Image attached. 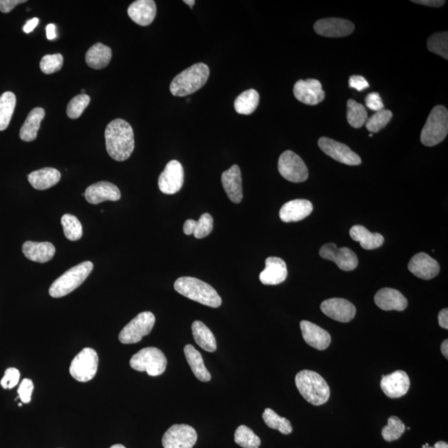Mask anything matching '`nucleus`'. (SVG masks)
Masks as SVG:
<instances>
[{
  "instance_id": "nucleus-7",
  "label": "nucleus",
  "mask_w": 448,
  "mask_h": 448,
  "mask_svg": "<svg viewBox=\"0 0 448 448\" xmlns=\"http://www.w3.org/2000/svg\"><path fill=\"white\" fill-rule=\"evenodd\" d=\"M130 364L134 370L145 371L150 376L156 377L165 371L167 359L158 348L146 347L132 357Z\"/></svg>"
},
{
  "instance_id": "nucleus-51",
  "label": "nucleus",
  "mask_w": 448,
  "mask_h": 448,
  "mask_svg": "<svg viewBox=\"0 0 448 448\" xmlns=\"http://www.w3.org/2000/svg\"><path fill=\"white\" fill-rule=\"evenodd\" d=\"M413 3L428 7L438 8L443 6L445 1H443V0H418V1H413Z\"/></svg>"
},
{
  "instance_id": "nucleus-10",
  "label": "nucleus",
  "mask_w": 448,
  "mask_h": 448,
  "mask_svg": "<svg viewBox=\"0 0 448 448\" xmlns=\"http://www.w3.org/2000/svg\"><path fill=\"white\" fill-rule=\"evenodd\" d=\"M279 170L281 176L292 183L306 181L309 176L308 169L303 158L292 150H285L281 154Z\"/></svg>"
},
{
  "instance_id": "nucleus-34",
  "label": "nucleus",
  "mask_w": 448,
  "mask_h": 448,
  "mask_svg": "<svg viewBox=\"0 0 448 448\" xmlns=\"http://www.w3.org/2000/svg\"><path fill=\"white\" fill-rule=\"evenodd\" d=\"M192 331L194 340L198 346L207 352H214L217 350L215 337L202 321H194L192 324Z\"/></svg>"
},
{
  "instance_id": "nucleus-20",
  "label": "nucleus",
  "mask_w": 448,
  "mask_h": 448,
  "mask_svg": "<svg viewBox=\"0 0 448 448\" xmlns=\"http://www.w3.org/2000/svg\"><path fill=\"white\" fill-rule=\"evenodd\" d=\"M84 197L89 203L99 204L105 201H118L121 199V194L117 186L102 181L90 185L86 189Z\"/></svg>"
},
{
  "instance_id": "nucleus-19",
  "label": "nucleus",
  "mask_w": 448,
  "mask_h": 448,
  "mask_svg": "<svg viewBox=\"0 0 448 448\" xmlns=\"http://www.w3.org/2000/svg\"><path fill=\"white\" fill-rule=\"evenodd\" d=\"M408 270L418 279L431 280L438 275L440 266L437 261L425 252L416 255L408 263Z\"/></svg>"
},
{
  "instance_id": "nucleus-9",
  "label": "nucleus",
  "mask_w": 448,
  "mask_h": 448,
  "mask_svg": "<svg viewBox=\"0 0 448 448\" xmlns=\"http://www.w3.org/2000/svg\"><path fill=\"white\" fill-rule=\"evenodd\" d=\"M98 355L92 348H85L75 356L69 368L70 375L79 382H89L96 375Z\"/></svg>"
},
{
  "instance_id": "nucleus-52",
  "label": "nucleus",
  "mask_w": 448,
  "mask_h": 448,
  "mask_svg": "<svg viewBox=\"0 0 448 448\" xmlns=\"http://www.w3.org/2000/svg\"><path fill=\"white\" fill-rule=\"evenodd\" d=\"M438 323L439 326L445 330L448 329V310L447 308L443 309L438 314Z\"/></svg>"
},
{
  "instance_id": "nucleus-36",
  "label": "nucleus",
  "mask_w": 448,
  "mask_h": 448,
  "mask_svg": "<svg viewBox=\"0 0 448 448\" xmlns=\"http://www.w3.org/2000/svg\"><path fill=\"white\" fill-rule=\"evenodd\" d=\"M16 106V97L13 93L6 92L0 97V132L9 126Z\"/></svg>"
},
{
  "instance_id": "nucleus-24",
  "label": "nucleus",
  "mask_w": 448,
  "mask_h": 448,
  "mask_svg": "<svg viewBox=\"0 0 448 448\" xmlns=\"http://www.w3.org/2000/svg\"><path fill=\"white\" fill-rule=\"evenodd\" d=\"M313 211V205L307 200L287 202L281 207L279 216L284 223H293L306 219Z\"/></svg>"
},
{
  "instance_id": "nucleus-17",
  "label": "nucleus",
  "mask_w": 448,
  "mask_h": 448,
  "mask_svg": "<svg viewBox=\"0 0 448 448\" xmlns=\"http://www.w3.org/2000/svg\"><path fill=\"white\" fill-rule=\"evenodd\" d=\"M354 30V23L343 19H320L314 25L316 33L327 38L346 37V36L351 34Z\"/></svg>"
},
{
  "instance_id": "nucleus-48",
  "label": "nucleus",
  "mask_w": 448,
  "mask_h": 448,
  "mask_svg": "<svg viewBox=\"0 0 448 448\" xmlns=\"http://www.w3.org/2000/svg\"><path fill=\"white\" fill-rule=\"evenodd\" d=\"M366 104L368 109L379 112L384 109V105L381 97L378 93H372L367 95Z\"/></svg>"
},
{
  "instance_id": "nucleus-58",
  "label": "nucleus",
  "mask_w": 448,
  "mask_h": 448,
  "mask_svg": "<svg viewBox=\"0 0 448 448\" xmlns=\"http://www.w3.org/2000/svg\"><path fill=\"white\" fill-rule=\"evenodd\" d=\"M110 448H126V447L125 446L121 445V444H116V445H113Z\"/></svg>"
},
{
  "instance_id": "nucleus-21",
  "label": "nucleus",
  "mask_w": 448,
  "mask_h": 448,
  "mask_svg": "<svg viewBox=\"0 0 448 448\" xmlns=\"http://www.w3.org/2000/svg\"><path fill=\"white\" fill-rule=\"evenodd\" d=\"M305 342L309 346L319 351H325L330 346L331 336L324 329L310 321L303 320L300 324Z\"/></svg>"
},
{
  "instance_id": "nucleus-53",
  "label": "nucleus",
  "mask_w": 448,
  "mask_h": 448,
  "mask_svg": "<svg viewBox=\"0 0 448 448\" xmlns=\"http://www.w3.org/2000/svg\"><path fill=\"white\" fill-rule=\"evenodd\" d=\"M38 18H34L30 19V21H27L26 23V25L23 26V30L25 32V34H30L32 32L34 31L36 27L38 26Z\"/></svg>"
},
{
  "instance_id": "nucleus-60",
  "label": "nucleus",
  "mask_w": 448,
  "mask_h": 448,
  "mask_svg": "<svg viewBox=\"0 0 448 448\" xmlns=\"http://www.w3.org/2000/svg\"><path fill=\"white\" fill-rule=\"evenodd\" d=\"M82 94H86V92H85V90H84V89H82Z\"/></svg>"
},
{
  "instance_id": "nucleus-18",
  "label": "nucleus",
  "mask_w": 448,
  "mask_h": 448,
  "mask_svg": "<svg viewBox=\"0 0 448 448\" xmlns=\"http://www.w3.org/2000/svg\"><path fill=\"white\" fill-rule=\"evenodd\" d=\"M380 387L388 398H401L410 390V379L407 373L397 370L390 375H382Z\"/></svg>"
},
{
  "instance_id": "nucleus-31",
  "label": "nucleus",
  "mask_w": 448,
  "mask_h": 448,
  "mask_svg": "<svg viewBox=\"0 0 448 448\" xmlns=\"http://www.w3.org/2000/svg\"><path fill=\"white\" fill-rule=\"evenodd\" d=\"M350 235L353 240L359 241L364 249L373 250L381 247L384 244V237L380 233H372L362 225H355L350 230Z\"/></svg>"
},
{
  "instance_id": "nucleus-42",
  "label": "nucleus",
  "mask_w": 448,
  "mask_h": 448,
  "mask_svg": "<svg viewBox=\"0 0 448 448\" xmlns=\"http://www.w3.org/2000/svg\"><path fill=\"white\" fill-rule=\"evenodd\" d=\"M427 49L439 56L448 59V33L441 32L432 35L427 40Z\"/></svg>"
},
{
  "instance_id": "nucleus-39",
  "label": "nucleus",
  "mask_w": 448,
  "mask_h": 448,
  "mask_svg": "<svg viewBox=\"0 0 448 448\" xmlns=\"http://www.w3.org/2000/svg\"><path fill=\"white\" fill-rule=\"evenodd\" d=\"M61 222L67 239L78 241L81 239L83 235L82 226L77 217L67 213L62 217Z\"/></svg>"
},
{
  "instance_id": "nucleus-45",
  "label": "nucleus",
  "mask_w": 448,
  "mask_h": 448,
  "mask_svg": "<svg viewBox=\"0 0 448 448\" xmlns=\"http://www.w3.org/2000/svg\"><path fill=\"white\" fill-rule=\"evenodd\" d=\"M62 66L63 57L60 54L45 55L40 62V69L45 74L57 73Z\"/></svg>"
},
{
  "instance_id": "nucleus-4",
  "label": "nucleus",
  "mask_w": 448,
  "mask_h": 448,
  "mask_svg": "<svg viewBox=\"0 0 448 448\" xmlns=\"http://www.w3.org/2000/svg\"><path fill=\"white\" fill-rule=\"evenodd\" d=\"M209 67L204 63H196L178 74L170 83V93L174 97H186L203 87L209 78Z\"/></svg>"
},
{
  "instance_id": "nucleus-3",
  "label": "nucleus",
  "mask_w": 448,
  "mask_h": 448,
  "mask_svg": "<svg viewBox=\"0 0 448 448\" xmlns=\"http://www.w3.org/2000/svg\"><path fill=\"white\" fill-rule=\"evenodd\" d=\"M295 381L300 394L312 405H322L330 399V387L318 373L307 370L300 371Z\"/></svg>"
},
{
  "instance_id": "nucleus-29",
  "label": "nucleus",
  "mask_w": 448,
  "mask_h": 448,
  "mask_svg": "<svg viewBox=\"0 0 448 448\" xmlns=\"http://www.w3.org/2000/svg\"><path fill=\"white\" fill-rule=\"evenodd\" d=\"M112 57V49L108 46L103 45V43H97L91 47L89 50L86 51V62L91 69H102L109 65Z\"/></svg>"
},
{
  "instance_id": "nucleus-30",
  "label": "nucleus",
  "mask_w": 448,
  "mask_h": 448,
  "mask_svg": "<svg viewBox=\"0 0 448 448\" xmlns=\"http://www.w3.org/2000/svg\"><path fill=\"white\" fill-rule=\"evenodd\" d=\"M45 117V110L41 107H36L31 110L27 115L26 121L23 123L21 129V140L26 142H30L37 138L39 128H40L41 122Z\"/></svg>"
},
{
  "instance_id": "nucleus-38",
  "label": "nucleus",
  "mask_w": 448,
  "mask_h": 448,
  "mask_svg": "<svg viewBox=\"0 0 448 448\" xmlns=\"http://www.w3.org/2000/svg\"><path fill=\"white\" fill-rule=\"evenodd\" d=\"M263 418L267 425L272 429L279 430L281 434L287 435L292 433V426L288 419L280 417L271 408H266Z\"/></svg>"
},
{
  "instance_id": "nucleus-33",
  "label": "nucleus",
  "mask_w": 448,
  "mask_h": 448,
  "mask_svg": "<svg viewBox=\"0 0 448 448\" xmlns=\"http://www.w3.org/2000/svg\"><path fill=\"white\" fill-rule=\"evenodd\" d=\"M213 228V217L209 213H204L198 221L188 220L184 224L186 235H193L198 239H204L211 233Z\"/></svg>"
},
{
  "instance_id": "nucleus-6",
  "label": "nucleus",
  "mask_w": 448,
  "mask_h": 448,
  "mask_svg": "<svg viewBox=\"0 0 448 448\" xmlns=\"http://www.w3.org/2000/svg\"><path fill=\"white\" fill-rule=\"evenodd\" d=\"M448 133V112L443 106H435L424 125L421 142L426 146H434L441 143Z\"/></svg>"
},
{
  "instance_id": "nucleus-5",
  "label": "nucleus",
  "mask_w": 448,
  "mask_h": 448,
  "mask_svg": "<svg viewBox=\"0 0 448 448\" xmlns=\"http://www.w3.org/2000/svg\"><path fill=\"white\" fill-rule=\"evenodd\" d=\"M93 270V263L91 261H83L67 270L51 284L49 288V295L54 298H60L70 294L84 283L87 276Z\"/></svg>"
},
{
  "instance_id": "nucleus-49",
  "label": "nucleus",
  "mask_w": 448,
  "mask_h": 448,
  "mask_svg": "<svg viewBox=\"0 0 448 448\" xmlns=\"http://www.w3.org/2000/svg\"><path fill=\"white\" fill-rule=\"evenodd\" d=\"M349 86H350L351 89L359 91V92H362V91L370 87L366 79L362 76H359V75H354V76L350 78Z\"/></svg>"
},
{
  "instance_id": "nucleus-1",
  "label": "nucleus",
  "mask_w": 448,
  "mask_h": 448,
  "mask_svg": "<svg viewBox=\"0 0 448 448\" xmlns=\"http://www.w3.org/2000/svg\"><path fill=\"white\" fill-rule=\"evenodd\" d=\"M106 148L109 156L117 161H125L134 149L132 126L123 119L110 122L105 130Z\"/></svg>"
},
{
  "instance_id": "nucleus-37",
  "label": "nucleus",
  "mask_w": 448,
  "mask_h": 448,
  "mask_svg": "<svg viewBox=\"0 0 448 448\" xmlns=\"http://www.w3.org/2000/svg\"><path fill=\"white\" fill-rule=\"evenodd\" d=\"M368 120V113L360 103L353 99L347 102V121L353 128L359 129L366 124Z\"/></svg>"
},
{
  "instance_id": "nucleus-41",
  "label": "nucleus",
  "mask_w": 448,
  "mask_h": 448,
  "mask_svg": "<svg viewBox=\"0 0 448 448\" xmlns=\"http://www.w3.org/2000/svg\"><path fill=\"white\" fill-rule=\"evenodd\" d=\"M405 430V424L396 416H391L387 425L383 428L382 436L386 441L394 442L401 438Z\"/></svg>"
},
{
  "instance_id": "nucleus-54",
  "label": "nucleus",
  "mask_w": 448,
  "mask_h": 448,
  "mask_svg": "<svg viewBox=\"0 0 448 448\" xmlns=\"http://www.w3.org/2000/svg\"><path fill=\"white\" fill-rule=\"evenodd\" d=\"M46 33L47 38L49 40H53L56 38V26L54 23H50V25L46 27Z\"/></svg>"
},
{
  "instance_id": "nucleus-8",
  "label": "nucleus",
  "mask_w": 448,
  "mask_h": 448,
  "mask_svg": "<svg viewBox=\"0 0 448 448\" xmlns=\"http://www.w3.org/2000/svg\"><path fill=\"white\" fill-rule=\"evenodd\" d=\"M154 323L156 316L152 312H141L122 329L119 340L126 344L140 342L143 337L152 332Z\"/></svg>"
},
{
  "instance_id": "nucleus-59",
  "label": "nucleus",
  "mask_w": 448,
  "mask_h": 448,
  "mask_svg": "<svg viewBox=\"0 0 448 448\" xmlns=\"http://www.w3.org/2000/svg\"><path fill=\"white\" fill-rule=\"evenodd\" d=\"M423 448H435L434 447L429 446V444L426 443L425 445L423 446Z\"/></svg>"
},
{
  "instance_id": "nucleus-28",
  "label": "nucleus",
  "mask_w": 448,
  "mask_h": 448,
  "mask_svg": "<svg viewBox=\"0 0 448 448\" xmlns=\"http://www.w3.org/2000/svg\"><path fill=\"white\" fill-rule=\"evenodd\" d=\"M27 180L34 189L45 190L60 181L61 173L54 168H43L30 174Z\"/></svg>"
},
{
  "instance_id": "nucleus-13",
  "label": "nucleus",
  "mask_w": 448,
  "mask_h": 448,
  "mask_svg": "<svg viewBox=\"0 0 448 448\" xmlns=\"http://www.w3.org/2000/svg\"><path fill=\"white\" fill-rule=\"evenodd\" d=\"M319 148L328 156L336 161L347 165H359L362 164V158L342 143L332 140L327 137H321L318 141Z\"/></svg>"
},
{
  "instance_id": "nucleus-46",
  "label": "nucleus",
  "mask_w": 448,
  "mask_h": 448,
  "mask_svg": "<svg viewBox=\"0 0 448 448\" xmlns=\"http://www.w3.org/2000/svg\"><path fill=\"white\" fill-rule=\"evenodd\" d=\"M21 379V373L15 368H7L5 375L1 379V386L5 390H11L19 384Z\"/></svg>"
},
{
  "instance_id": "nucleus-27",
  "label": "nucleus",
  "mask_w": 448,
  "mask_h": 448,
  "mask_svg": "<svg viewBox=\"0 0 448 448\" xmlns=\"http://www.w3.org/2000/svg\"><path fill=\"white\" fill-rule=\"evenodd\" d=\"M22 251L23 255L30 261L35 263H46L49 261L55 255L56 248L49 241H27L23 245Z\"/></svg>"
},
{
  "instance_id": "nucleus-12",
  "label": "nucleus",
  "mask_w": 448,
  "mask_h": 448,
  "mask_svg": "<svg viewBox=\"0 0 448 448\" xmlns=\"http://www.w3.org/2000/svg\"><path fill=\"white\" fill-rule=\"evenodd\" d=\"M322 259L334 261L340 270L350 272L355 270L359 260L355 253L348 248H337L335 244H325L320 250Z\"/></svg>"
},
{
  "instance_id": "nucleus-32",
  "label": "nucleus",
  "mask_w": 448,
  "mask_h": 448,
  "mask_svg": "<svg viewBox=\"0 0 448 448\" xmlns=\"http://www.w3.org/2000/svg\"><path fill=\"white\" fill-rule=\"evenodd\" d=\"M185 355L190 368L200 381L208 382L211 379V375L206 368L203 357L192 344H187L184 349Z\"/></svg>"
},
{
  "instance_id": "nucleus-15",
  "label": "nucleus",
  "mask_w": 448,
  "mask_h": 448,
  "mask_svg": "<svg viewBox=\"0 0 448 448\" xmlns=\"http://www.w3.org/2000/svg\"><path fill=\"white\" fill-rule=\"evenodd\" d=\"M321 311L330 318L340 322H350L355 318L356 308L351 301L343 298H331L323 301Z\"/></svg>"
},
{
  "instance_id": "nucleus-50",
  "label": "nucleus",
  "mask_w": 448,
  "mask_h": 448,
  "mask_svg": "<svg viewBox=\"0 0 448 448\" xmlns=\"http://www.w3.org/2000/svg\"><path fill=\"white\" fill-rule=\"evenodd\" d=\"M26 2L25 0H0V11L5 14L10 13L16 6Z\"/></svg>"
},
{
  "instance_id": "nucleus-55",
  "label": "nucleus",
  "mask_w": 448,
  "mask_h": 448,
  "mask_svg": "<svg viewBox=\"0 0 448 448\" xmlns=\"http://www.w3.org/2000/svg\"><path fill=\"white\" fill-rule=\"evenodd\" d=\"M441 351L443 353V355L445 358L447 359H448V340H445L442 344L441 346Z\"/></svg>"
},
{
  "instance_id": "nucleus-23",
  "label": "nucleus",
  "mask_w": 448,
  "mask_h": 448,
  "mask_svg": "<svg viewBox=\"0 0 448 448\" xmlns=\"http://www.w3.org/2000/svg\"><path fill=\"white\" fill-rule=\"evenodd\" d=\"M266 268L261 272L259 279L264 285H279L287 277V268L280 257H270L266 259Z\"/></svg>"
},
{
  "instance_id": "nucleus-44",
  "label": "nucleus",
  "mask_w": 448,
  "mask_h": 448,
  "mask_svg": "<svg viewBox=\"0 0 448 448\" xmlns=\"http://www.w3.org/2000/svg\"><path fill=\"white\" fill-rule=\"evenodd\" d=\"M91 98L89 95L80 94L74 97L67 105V117L71 119H78L90 104Z\"/></svg>"
},
{
  "instance_id": "nucleus-61",
  "label": "nucleus",
  "mask_w": 448,
  "mask_h": 448,
  "mask_svg": "<svg viewBox=\"0 0 448 448\" xmlns=\"http://www.w3.org/2000/svg\"><path fill=\"white\" fill-rule=\"evenodd\" d=\"M19 407H21V406H22V403H19Z\"/></svg>"
},
{
  "instance_id": "nucleus-25",
  "label": "nucleus",
  "mask_w": 448,
  "mask_h": 448,
  "mask_svg": "<svg viewBox=\"0 0 448 448\" xmlns=\"http://www.w3.org/2000/svg\"><path fill=\"white\" fill-rule=\"evenodd\" d=\"M375 304L383 311H403L408 307V300L401 292L395 289L383 288L375 296Z\"/></svg>"
},
{
  "instance_id": "nucleus-35",
  "label": "nucleus",
  "mask_w": 448,
  "mask_h": 448,
  "mask_svg": "<svg viewBox=\"0 0 448 448\" xmlns=\"http://www.w3.org/2000/svg\"><path fill=\"white\" fill-rule=\"evenodd\" d=\"M259 93L255 89H249L236 98L235 108L237 113L248 116L255 112L259 104Z\"/></svg>"
},
{
  "instance_id": "nucleus-22",
  "label": "nucleus",
  "mask_w": 448,
  "mask_h": 448,
  "mask_svg": "<svg viewBox=\"0 0 448 448\" xmlns=\"http://www.w3.org/2000/svg\"><path fill=\"white\" fill-rule=\"evenodd\" d=\"M222 185L228 199L235 204H240L243 200V180L239 166L233 165L231 168L222 174Z\"/></svg>"
},
{
  "instance_id": "nucleus-62",
  "label": "nucleus",
  "mask_w": 448,
  "mask_h": 448,
  "mask_svg": "<svg viewBox=\"0 0 448 448\" xmlns=\"http://www.w3.org/2000/svg\"><path fill=\"white\" fill-rule=\"evenodd\" d=\"M370 137H373V134H372V133L370 134Z\"/></svg>"
},
{
  "instance_id": "nucleus-47",
  "label": "nucleus",
  "mask_w": 448,
  "mask_h": 448,
  "mask_svg": "<svg viewBox=\"0 0 448 448\" xmlns=\"http://www.w3.org/2000/svg\"><path fill=\"white\" fill-rule=\"evenodd\" d=\"M34 383L30 379H25L19 386L18 394L19 398L23 403H29L31 402L32 394L34 391Z\"/></svg>"
},
{
  "instance_id": "nucleus-14",
  "label": "nucleus",
  "mask_w": 448,
  "mask_h": 448,
  "mask_svg": "<svg viewBox=\"0 0 448 448\" xmlns=\"http://www.w3.org/2000/svg\"><path fill=\"white\" fill-rule=\"evenodd\" d=\"M185 172L178 161H169L158 177V185L162 193L174 194L183 187Z\"/></svg>"
},
{
  "instance_id": "nucleus-40",
  "label": "nucleus",
  "mask_w": 448,
  "mask_h": 448,
  "mask_svg": "<svg viewBox=\"0 0 448 448\" xmlns=\"http://www.w3.org/2000/svg\"><path fill=\"white\" fill-rule=\"evenodd\" d=\"M235 441L244 448H259L261 440L251 428L245 425H241L237 428L235 434Z\"/></svg>"
},
{
  "instance_id": "nucleus-2",
  "label": "nucleus",
  "mask_w": 448,
  "mask_h": 448,
  "mask_svg": "<svg viewBox=\"0 0 448 448\" xmlns=\"http://www.w3.org/2000/svg\"><path fill=\"white\" fill-rule=\"evenodd\" d=\"M174 290L182 296L204 306L213 308L221 306L222 299L215 289L196 277H180L174 283Z\"/></svg>"
},
{
  "instance_id": "nucleus-11",
  "label": "nucleus",
  "mask_w": 448,
  "mask_h": 448,
  "mask_svg": "<svg viewBox=\"0 0 448 448\" xmlns=\"http://www.w3.org/2000/svg\"><path fill=\"white\" fill-rule=\"evenodd\" d=\"M198 435L196 429L186 424L170 427L162 438L164 448H193Z\"/></svg>"
},
{
  "instance_id": "nucleus-57",
  "label": "nucleus",
  "mask_w": 448,
  "mask_h": 448,
  "mask_svg": "<svg viewBox=\"0 0 448 448\" xmlns=\"http://www.w3.org/2000/svg\"><path fill=\"white\" fill-rule=\"evenodd\" d=\"M184 3H186V5H189L190 9H191V8L196 5V1H194V0H185Z\"/></svg>"
},
{
  "instance_id": "nucleus-56",
  "label": "nucleus",
  "mask_w": 448,
  "mask_h": 448,
  "mask_svg": "<svg viewBox=\"0 0 448 448\" xmlns=\"http://www.w3.org/2000/svg\"><path fill=\"white\" fill-rule=\"evenodd\" d=\"M435 448H448V444L446 442L439 441L435 443Z\"/></svg>"
},
{
  "instance_id": "nucleus-16",
  "label": "nucleus",
  "mask_w": 448,
  "mask_h": 448,
  "mask_svg": "<svg viewBox=\"0 0 448 448\" xmlns=\"http://www.w3.org/2000/svg\"><path fill=\"white\" fill-rule=\"evenodd\" d=\"M293 93L297 100L310 106L319 104L326 97L321 83L316 79L296 82Z\"/></svg>"
},
{
  "instance_id": "nucleus-43",
  "label": "nucleus",
  "mask_w": 448,
  "mask_h": 448,
  "mask_svg": "<svg viewBox=\"0 0 448 448\" xmlns=\"http://www.w3.org/2000/svg\"><path fill=\"white\" fill-rule=\"evenodd\" d=\"M392 117V113L390 110H381L373 115L368 119L366 126L368 132L377 133L390 123Z\"/></svg>"
},
{
  "instance_id": "nucleus-26",
  "label": "nucleus",
  "mask_w": 448,
  "mask_h": 448,
  "mask_svg": "<svg viewBox=\"0 0 448 448\" xmlns=\"http://www.w3.org/2000/svg\"><path fill=\"white\" fill-rule=\"evenodd\" d=\"M128 15L132 21L141 26L152 25L156 16V5L153 0H137L128 8Z\"/></svg>"
}]
</instances>
